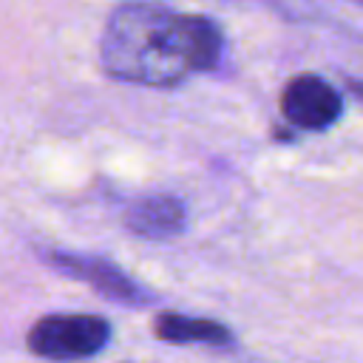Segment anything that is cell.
Here are the masks:
<instances>
[{"label":"cell","instance_id":"2","mask_svg":"<svg viewBox=\"0 0 363 363\" xmlns=\"http://www.w3.org/2000/svg\"><path fill=\"white\" fill-rule=\"evenodd\" d=\"M111 340V323L99 315H45L28 329V349L37 357L71 363L102 352Z\"/></svg>","mask_w":363,"mask_h":363},{"label":"cell","instance_id":"1","mask_svg":"<svg viewBox=\"0 0 363 363\" xmlns=\"http://www.w3.org/2000/svg\"><path fill=\"white\" fill-rule=\"evenodd\" d=\"M221 48V28L210 17L182 14L145 0L119 3L99 37L105 74L150 88H170L190 74L216 68Z\"/></svg>","mask_w":363,"mask_h":363},{"label":"cell","instance_id":"7","mask_svg":"<svg viewBox=\"0 0 363 363\" xmlns=\"http://www.w3.org/2000/svg\"><path fill=\"white\" fill-rule=\"evenodd\" d=\"M357 3H363V0H357Z\"/></svg>","mask_w":363,"mask_h":363},{"label":"cell","instance_id":"4","mask_svg":"<svg viewBox=\"0 0 363 363\" xmlns=\"http://www.w3.org/2000/svg\"><path fill=\"white\" fill-rule=\"evenodd\" d=\"M281 113L301 130H326L343 113L340 94L318 74H298L281 94Z\"/></svg>","mask_w":363,"mask_h":363},{"label":"cell","instance_id":"6","mask_svg":"<svg viewBox=\"0 0 363 363\" xmlns=\"http://www.w3.org/2000/svg\"><path fill=\"white\" fill-rule=\"evenodd\" d=\"M156 337L164 343H201V346H230L233 332L213 320V318H193V315H179V312H162L153 320Z\"/></svg>","mask_w":363,"mask_h":363},{"label":"cell","instance_id":"3","mask_svg":"<svg viewBox=\"0 0 363 363\" xmlns=\"http://www.w3.org/2000/svg\"><path fill=\"white\" fill-rule=\"evenodd\" d=\"M45 261L54 269L88 284L102 298L116 301L122 306H147V303H153V292L150 289H145L139 281H133L130 275H125L116 264H111L105 258L60 250V252H45Z\"/></svg>","mask_w":363,"mask_h":363},{"label":"cell","instance_id":"5","mask_svg":"<svg viewBox=\"0 0 363 363\" xmlns=\"http://www.w3.org/2000/svg\"><path fill=\"white\" fill-rule=\"evenodd\" d=\"M187 213L176 196H145L125 213V227L147 241H164L184 230Z\"/></svg>","mask_w":363,"mask_h":363}]
</instances>
